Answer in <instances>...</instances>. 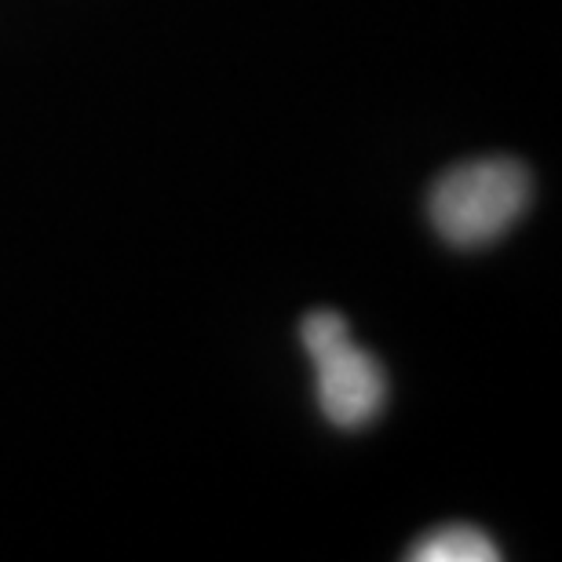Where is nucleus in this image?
<instances>
[{
  "instance_id": "f257e3e1",
  "label": "nucleus",
  "mask_w": 562,
  "mask_h": 562,
  "mask_svg": "<svg viewBox=\"0 0 562 562\" xmlns=\"http://www.w3.org/2000/svg\"><path fill=\"white\" fill-rule=\"evenodd\" d=\"M530 205V172L512 157L457 165L431 190V223L449 245L475 249L501 238Z\"/></svg>"
},
{
  "instance_id": "f03ea898",
  "label": "nucleus",
  "mask_w": 562,
  "mask_h": 562,
  "mask_svg": "<svg viewBox=\"0 0 562 562\" xmlns=\"http://www.w3.org/2000/svg\"><path fill=\"white\" fill-rule=\"evenodd\" d=\"M303 347L318 366V402L336 427H366L384 409L387 376L373 355L351 344L344 314L311 311L303 318Z\"/></svg>"
},
{
  "instance_id": "7ed1b4c3",
  "label": "nucleus",
  "mask_w": 562,
  "mask_h": 562,
  "mask_svg": "<svg viewBox=\"0 0 562 562\" xmlns=\"http://www.w3.org/2000/svg\"><path fill=\"white\" fill-rule=\"evenodd\" d=\"M413 562H497L501 552L475 526H446L427 533L409 552Z\"/></svg>"
}]
</instances>
